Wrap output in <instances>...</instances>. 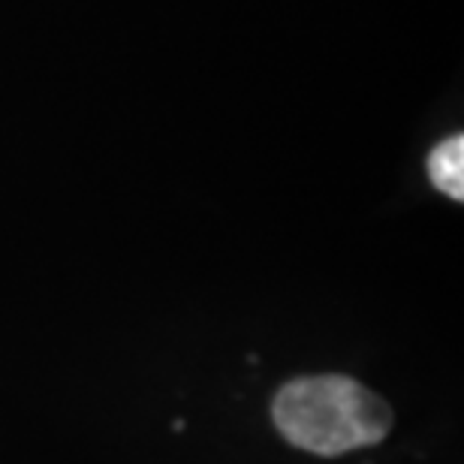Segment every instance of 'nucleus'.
Instances as JSON below:
<instances>
[{
    "instance_id": "1",
    "label": "nucleus",
    "mask_w": 464,
    "mask_h": 464,
    "mask_svg": "<svg viewBox=\"0 0 464 464\" xmlns=\"http://www.w3.org/2000/svg\"><path fill=\"white\" fill-rule=\"evenodd\" d=\"M272 416L286 443L326 459L374 447L392 429V411L383 398L344 374L286 383L275 395Z\"/></svg>"
},
{
    "instance_id": "2",
    "label": "nucleus",
    "mask_w": 464,
    "mask_h": 464,
    "mask_svg": "<svg viewBox=\"0 0 464 464\" xmlns=\"http://www.w3.org/2000/svg\"><path fill=\"white\" fill-rule=\"evenodd\" d=\"M431 184L440 193H447L450 199L461 202L464 199V136L456 133L434 148L425 160Z\"/></svg>"
}]
</instances>
